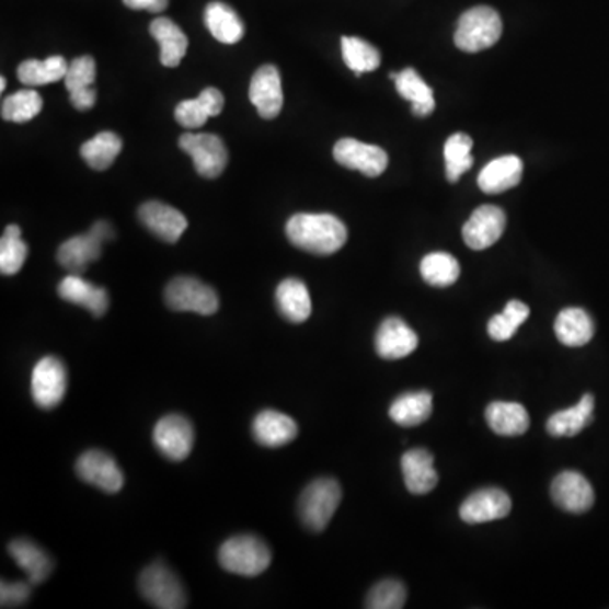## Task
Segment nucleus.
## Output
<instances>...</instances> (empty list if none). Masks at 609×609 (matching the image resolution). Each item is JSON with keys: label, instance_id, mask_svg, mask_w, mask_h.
<instances>
[{"label": "nucleus", "instance_id": "obj_1", "mask_svg": "<svg viewBox=\"0 0 609 609\" xmlns=\"http://www.w3.org/2000/svg\"><path fill=\"white\" fill-rule=\"evenodd\" d=\"M288 241L298 250L329 256L347 242V227L331 214H297L287 223Z\"/></svg>", "mask_w": 609, "mask_h": 609}, {"label": "nucleus", "instance_id": "obj_2", "mask_svg": "<svg viewBox=\"0 0 609 609\" xmlns=\"http://www.w3.org/2000/svg\"><path fill=\"white\" fill-rule=\"evenodd\" d=\"M503 33L502 18L487 5L472 8L459 19L453 42L466 53H478L499 42Z\"/></svg>", "mask_w": 609, "mask_h": 609}, {"label": "nucleus", "instance_id": "obj_3", "mask_svg": "<svg viewBox=\"0 0 609 609\" xmlns=\"http://www.w3.org/2000/svg\"><path fill=\"white\" fill-rule=\"evenodd\" d=\"M219 562L227 573L256 577L272 564V552L263 540L254 536H238L222 543Z\"/></svg>", "mask_w": 609, "mask_h": 609}, {"label": "nucleus", "instance_id": "obj_4", "mask_svg": "<svg viewBox=\"0 0 609 609\" xmlns=\"http://www.w3.org/2000/svg\"><path fill=\"white\" fill-rule=\"evenodd\" d=\"M342 490L337 481L320 478L304 487L298 503L301 521L312 531H322L337 512Z\"/></svg>", "mask_w": 609, "mask_h": 609}, {"label": "nucleus", "instance_id": "obj_5", "mask_svg": "<svg viewBox=\"0 0 609 609\" xmlns=\"http://www.w3.org/2000/svg\"><path fill=\"white\" fill-rule=\"evenodd\" d=\"M142 598L160 609H182L186 606L182 581L161 562L148 565L139 577Z\"/></svg>", "mask_w": 609, "mask_h": 609}, {"label": "nucleus", "instance_id": "obj_6", "mask_svg": "<svg viewBox=\"0 0 609 609\" xmlns=\"http://www.w3.org/2000/svg\"><path fill=\"white\" fill-rule=\"evenodd\" d=\"M164 301L175 312L214 315L219 310V297L216 290L192 276H179L170 281L164 290Z\"/></svg>", "mask_w": 609, "mask_h": 609}, {"label": "nucleus", "instance_id": "obj_7", "mask_svg": "<svg viewBox=\"0 0 609 609\" xmlns=\"http://www.w3.org/2000/svg\"><path fill=\"white\" fill-rule=\"evenodd\" d=\"M180 148L194 160L195 170L204 179L214 180L222 175L229 161L226 145L216 135L186 133L180 138Z\"/></svg>", "mask_w": 609, "mask_h": 609}, {"label": "nucleus", "instance_id": "obj_8", "mask_svg": "<svg viewBox=\"0 0 609 609\" xmlns=\"http://www.w3.org/2000/svg\"><path fill=\"white\" fill-rule=\"evenodd\" d=\"M67 368L58 357H43L34 366L31 376V394L37 406L49 410L60 405L67 393Z\"/></svg>", "mask_w": 609, "mask_h": 609}, {"label": "nucleus", "instance_id": "obj_9", "mask_svg": "<svg viewBox=\"0 0 609 609\" xmlns=\"http://www.w3.org/2000/svg\"><path fill=\"white\" fill-rule=\"evenodd\" d=\"M152 440L164 457L171 461H183L194 449V425L176 413L163 416L152 432Z\"/></svg>", "mask_w": 609, "mask_h": 609}, {"label": "nucleus", "instance_id": "obj_10", "mask_svg": "<svg viewBox=\"0 0 609 609\" xmlns=\"http://www.w3.org/2000/svg\"><path fill=\"white\" fill-rule=\"evenodd\" d=\"M334 158L341 166L360 171L369 179L383 175L388 168V154L379 146L366 145L353 138H344L334 146Z\"/></svg>", "mask_w": 609, "mask_h": 609}, {"label": "nucleus", "instance_id": "obj_11", "mask_svg": "<svg viewBox=\"0 0 609 609\" xmlns=\"http://www.w3.org/2000/svg\"><path fill=\"white\" fill-rule=\"evenodd\" d=\"M506 227V214L496 205H481L469 217L462 229L466 244L474 251H483L502 239Z\"/></svg>", "mask_w": 609, "mask_h": 609}, {"label": "nucleus", "instance_id": "obj_12", "mask_svg": "<svg viewBox=\"0 0 609 609\" xmlns=\"http://www.w3.org/2000/svg\"><path fill=\"white\" fill-rule=\"evenodd\" d=\"M512 512V498L499 487H484L475 491L459 509L462 521L469 525L490 524L502 520Z\"/></svg>", "mask_w": 609, "mask_h": 609}, {"label": "nucleus", "instance_id": "obj_13", "mask_svg": "<svg viewBox=\"0 0 609 609\" xmlns=\"http://www.w3.org/2000/svg\"><path fill=\"white\" fill-rule=\"evenodd\" d=\"M80 480L105 493H119L124 486V474L117 462L102 450H87L77 461Z\"/></svg>", "mask_w": 609, "mask_h": 609}, {"label": "nucleus", "instance_id": "obj_14", "mask_svg": "<svg viewBox=\"0 0 609 609\" xmlns=\"http://www.w3.org/2000/svg\"><path fill=\"white\" fill-rule=\"evenodd\" d=\"M550 494L559 508L568 513H586L595 505V490L581 472L564 471L552 481Z\"/></svg>", "mask_w": 609, "mask_h": 609}, {"label": "nucleus", "instance_id": "obj_15", "mask_svg": "<svg viewBox=\"0 0 609 609\" xmlns=\"http://www.w3.org/2000/svg\"><path fill=\"white\" fill-rule=\"evenodd\" d=\"M376 353L388 360L403 359L415 353L418 335L400 317H388L379 325L375 338Z\"/></svg>", "mask_w": 609, "mask_h": 609}, {"label": "nucleus", "instance_id": "obj_16", "mask_svg": "<svg viewBox=\"0 0 609 609\" xmlns=\"http://www.w3.org/2000/svg\"><path fill=\"white\" fill-rule=\"evenodd\" d=\"M139 220L151 234L170 244H175L188 227V220L180 210L161 202L142 204L139 208Z\"/></svg>", "mask_w": 609, "mask_h": 609}, {"label": "nucleus", "instance_id": "obj_17", "mask_svg": "<svg viewBox=\"0 0 609 609\" xmlns=\"http://www.w3.org/2000/svg\"><path fill=\"white\" fill-rule=\"evenodd\" d=\"M250 99L263 119H275L283 108L281 77L278 68L264 65L251 79Z\"/></svg>", "mask_w": 609, "mask_h": 609}, {"label": "nucleus", "instance_id": "obj_18", "mask_svg": "<svg viewBox=\"0 0 609 609\" xmlns=\"http://www.w3.org/2000/svg\"><path fill=\"white\" fill-rule=\"evenodd\" d=\"M298 434L297 422L276 410L257 413L253 424L254 439L264 447H281L295 440Z\"/></svg>", "mask_w": 609, "mask_h": 609}, {"label": "nucleus", "instance_id": "obj_19", "mask_svg": "<svg viewBox=\"0 0 609 609\" xmlns=\"http://www.w3.org/2000/svg\"><path fill=\"white\" fill-rule=\"evenodd\" d=\"M402 471L406 490L412 494H427L439 483L434 468V453L427 449L409 450L402 457Z\"/></svg>", "mask_w": 609, "mask_h": 609}, {"label": "nucleus", "instance_id": "obj_20", "mask_svg": "<svg viewBox=\"0 0 609 609\" xmlns=\"http://www.w3.org/2000/svg\"><path fill=\"white\" fill-rule=\"evenodd\" d=\"M58 295L68 303L79 304L89 310L93 317H102L108 309V294L104 288L95 287L80 275H68L58 285Z\"/></svg>", "mask_w": 609, "mask_h": 609}, {"label": "nucleus", "instance_id": "obj_21", "mask_svg": "<svg viewBox=\"0 0 609 609\" xmlns=\"http://www.w3.org/2000/svg\"><path fill=\"white\" fill-rule=\"evenodd\" d=\"M521 175H524V163L520 158L506 154L483 168L478 185L484 194H503L506 189L515 188L521 182Z\"/></svg>", "mask_w": 609, "mask_h": 609}, {"label": "nucleus", "instance_id": "obj_22", "mask_svg": "<svg viewBox=\"0 0 609 609\" xmlns=\"http://www.w3.org/2000/svg\"><path fill=\"white\" fill-rule=\"evenodd\" d=\"M102 244L92 232L68 239L58 250V263L71 275H82L101 257Z\"/></svg>", "mask_w": 609, "mask_h": 609}, {"label": "nucleus", "instance_id": "obj_23", "mask_svg": "<svg viewBox=\"0 0 609 609\" xmlns=\"http://www.w3.org/2000/svg\"><path fill=\"white\" fill-rule=\"evenodd\" d=\"M390 77L394 80L397 92L412 104L413 116H430L435 108L434 90L425 83L418 71L406 68L398 73H391Z\"/></svg>", "mask_w": 609, "mask_h": 609}, {"label": "nucleus", "instance_id": "obj_24", "mask_svg": "<svg viewBox=\"0 0 609 609\" xmlns=\"http://www.w3.org/2000/svg\"><path fill=\"white\" fill-rule=\"evenodd\" d=\"M276 307L288 322L301 323L312 313L309 288L301 279L287 278L276 288Z\"/></svg>", "mask_w": 609, "mask_h": 609}, {"label": "nucleus", "instance_id": "obj_25", "mask_svg": "<svg viewBox=\"0 0 609 609\" xmlns=\"http://www.w3.org/2000/svg\"><path fill=\"white\" fill-rule=\"evenodd\" d=\"M149 31H151V36L160 43L161 64L168 68L179 67L188 49V37L185 36V33L168 18L154 19Z\"/></svg>", "mask_w": 609, "mask_h": 609}, {"label": "nucleus", "instance_id": "obj_26", "mask_svg": "<svg viewBox=\"0 0 609 609\" xmlns=\"http://www.w3.org/2000/svg\"><path fill=\"white\" fill-rule=\"evenodd\" d=\"M555 335L567 347H583L595 337V322L586 310L571 307L555 319Z\"/></svg>", "mask_w": 609, "mask_h": 609}, {"label": "nucleus", "instance_id": "obj_27", "mask_svg": "<svg viewBox=\"0 0 609 609\" xmlns=\"http://www.w3.org/2000/svg\"><path fill=\"white\" fill-rule=\"evenodd\" d=\"M486 422L494 434L518 437L530 427V415L520 403L494 402L486 409Z\"/></svg>", "mask_w": 609, "mask_h": 609}, {"label": "nucleus", "instance_id": "obj_28", "mask_svg": "<svg viewBox=\"0 0 609 609\" xmlns=\"http://www.w3.org/2000/svg\"><path fill=\"white\" fill-rule=\"evenodd\" d=\"M595 397L584 394L573 409L561 410L547 421V432L552 437H576L593 422Z\"/></svg>", "mask_w": 609, "mask_h": 609}, {"label": "nucleus", "instance_id": "obj_29", "mask_svg": "<svg viewBox=\"0 0 609 609\" xmlns=\"http://www.w3.org/2000/svg\"><path fill=\"white\" fill-rule=\"evenodd\" d=\"M205 26L217 42L235 45L244 36V23L231 5L223 2H210L205 9Z\"/></svg>", "mask_w": 609, "mask_h": 609}, {"label": "nucleus", "instance_id": "obj_30", "mask_svg": "<svg viewBox=\"0 0 609 609\" xmlns=\"http://www.w3.org/2000/svg\"><path fill=\"white\" fill-rule=\"evenodd\" d=\"M9 554L26 573L31 584H42L51 574L53 562L42 547L31 540L19 539L9 545Z\"/></svg>", "mask_w": 609, "mask_h": 609}, {"label": "nucleus", "instance_id": "obj_31", "mask_svg": "<svg viewBox=\"0 0 609 609\" xmlns=\"http://www.w3.org/2000/svg\"><path fill=\"white\" fill-rule=\"evenodd\" d=\"M432 415V394L428 391L405 393L390 406L391 421L402 427H416L427 422Z\"/></svg>", "mask_w": 609, "mask_h": 609}, {"label": "nucleus", "instance_id": "obj_32", "mask_svg": "<svg viewBox=\"0 0 609 609\" xmlns=\"http://www.w3.org/2000/svg\"><path fill=\"white\" fill-rule=\"evenodd\" d=\"M120 151H123V139L111 130L99 133L95 138L90 139L80 148V154L85 163L97 171L108 170L119 157Z\"/></svg>", "mask_w": 609, "mask_h": 609}, {"label": "nucleus", "instance_id": "obj_33", "mask_svg": "<svg viewBox=\"0 0 609 609\" xmlns=\"http://www.w3.org/2000/svg\"><path fill=\"white\" fill-rule=\"evenodd\" d=\"M68 64L64 56H51L48 60H26L19 65V82L27 87L48 85L65 80Z\"/></svg>", "mask_w": 609, "mask_h": 609}, {"label": "nucleus", "instance_id": "obj_34", "mask_svg": "<svg viewBox=\"0 0 609 609\" xmlns=\"http://www.w3.org/2000/svg\"><path fill=\"white\" fill-rule=\"evenodd\" d=\"M422 278L432 287L447 288L459 279L461 266L449 253H432L422 260Z\"/></svg>", "mask_w": 609, "mask_h": 609}, {"label": "nucleus", "instance_id": "obj_35", "mask_svg": "<svg viewBox=\"0 0 609 609\" xmlns=\"http://www.w3.org/2000/svg\"><path fill=\"white\" fill-rule=\"evenodd\" d=\"M472 139L464 133H456L444 146L446 175L450 183L459 182L466 171L471 170L474 158L471 154Z\"/></svg>", "mask_w": 609, "mask_h": 609}, {"label": "nucleus", "instance_id": "obj_36", "mask_svg": "<svg viewBox=\"0 0 609 609\" xmlns=\"http://www.w3.org/2000/svg\"><path fill=\"white\" fill-rule=\"evenodd\" d=\"M27 244L23 241L21 227H5L4 235L0 241V272L2 275L12 276L21 272L27 257Z\"/></svg>", "mask_w": 609, "mask_h": 609}, {"label": "nucleus", "instance_id": "obj_37", "mask_svg": "<svg viewBox=\"0 0 609 609\" xmlns=\"http://www.w3.org/2000/svg\"><path fill=\"white\" fill-rule=\"evenodd\" d=\"M530 317V309L520 300H512L506 303L505 310L499 315H494L487 323V334L493 341H509L517 334L520 325L527 322Z\"/></svg>", "mask_w": 609, "mask_h": 609}, {"label": "nucleus", "instance_id": "obj_38", "mask_svg": "<svg viewBox=\"0 0 609 609\" xmlns=\"http://www.w3.org/2000/svg\"><path fill=\"white\" fill-rule=\"evenodd\" d=\"M342 58L356 74L375 71L381 65L378 49L360 37H342Z\"/></svg>", "mask_w": 609, "mask_h": 609}, {"label": "nucleus", "instance_id": "obj_39", "mask_svg": "<svg viewBox=\"0 0 609 609\" xmlns=\"http://www.w3.org/2000/svg\"><path fill=\"white\" fill-rule=\"evenodd\" d=\"M43 99L36 90L26 89L12 93L2 101V119L24 124L42 112Z\"/></svg>", "mask_w": 609, "mask_h": 609}, {"label": "nucleus", "instance_id": "obj_40", "mask_svg": "<svg viewBox=\"0 0 609 609\" xmlns=\"http://www.w3.org/2000/svg\"><path fill=\"white\" fill-rule=\"evenodd\" d=\"M405 584L397 579L381 581L369 591L366 608L369 609H400L405 606Z\"/></svg>", "mask_w": 609, "mask_h": 609}, {"label": "nucleus", "instance_id": "obj_41", "mask_svg": "<svg viewBox=\"0 0 609 609\" xmlns=\"http://www.w3.org/2000/svg\"><path fill=\"white\" fill-rule=\"evenodd\" d=\"M95 79H97V64L92 56H80L68 65L65 87L70 93L80 92V90L93 89Z\"/></svg>", "mask_w": 609, "mask_h": 609}, {"label": "nucleus", "instance_id": "obj_42", "mask_svg": "<svg viewBox=\"0 0 609 609\" xmlns=\"http://www.w3.org/2000/svg\"><path fill=\"white\" fill-rule=\"evenodd\" d=\"M208 117L210 116H208L207 111H205L204 105L200 104L198 99L180 102L175 108L176 123L185 127V129H198V127L205 126Z\"/></svg>", "mask_w": 609, "mask_h": 609}, {"label": "nucleus", "instance_id": "obj_43", "mask_svg": "<svg viewBox=\"0 0 609 609\" xmlns=\"http://www.w3.org/2000/svg\"><path fill=\"white\" fill-rule=\"evenodd\" d=\"M31 583H5L0 586V602L2 608H18L26 605L31 596Z\"/></svg>", "mask_w": 609, "mask_h": 609}, {"label": "nucleus", "instance_id": "obj_44", "mask_svg": "<svg viewBox=\"0 0 609 609\" xmlns=\"http://www.w3.org/2000/svg\"><path fill=\"white\" fill-rule=\"evenodd\" d=\"M198 101L204 105L205 111H207L210 117L219 116L220 112L223 111V105H226L222 92L219 89H214V87L202 90Z\"/></svg>", "mask_w": 609, "mask_h": 609}, {"label": "nucleus", "instance_id": "obj_45", "mask_svg": "<svg viewBox=\"0 0 609 609\" xmlns=\"http://www.w3.org/2000/svg\"><path fill=\"white\" fill-rule=\"evenodd\" d=\"M70 102L77 111L85 112L97 102V90H80V92L70 93Z\"/></svg>", "mask_w": 609, "mask_h": 609}, {"label": "nucleus", "instance_id": "obj_46", "mask_svg": "<svg viewBox=\"0 0 609 609\" xmlns=\"http://www.w3.org/2000/svg\"><path fill=\"white\" fill-rule=\"evenodd\" d=\"M124 4L129 9H135V11H149L160 14V12L166 11L170 0H124Z\"/></svg>", "mask_w": 609, "mask_h": 609}, {"label": "nucleus", "instance_id": "obj_47", "mask_svg": "<svg viewBox=\"0 0 609 609\" xmlns=\"http://www.w3.org/2000/svg\"><path fill=\"white\" fill-rule=\"evenodd\" d=\"M90 232L101 242L114 238V229H112L111 223L105 222V220H99L97 223H93L92 231Z\"/></svg>", "mask_w": 609, "mask_h": 609}, {"label": "nucleus", "instance_id": "obj_48", "mask_svg": "<svg viewBox=\"0 0 609 609\" xmlns=\"http://www.w3.org/2000/svg\"><path fill=\"white\" fill-rule=\"evenodd\" d=\"M5 85H8V82H5L4 77H2V80H0V90H2V92H4Z\"/></svg>", "mask_w": 609, "mask_h": 609}]
</instances>
